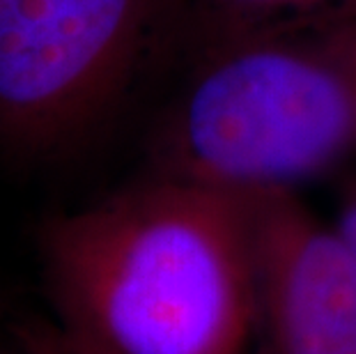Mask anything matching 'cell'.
<instances>
[{
  "mask_svg": "<svg viewBox=\"0 0 356 354\" xmlns=\"http://www.w3.org/2000/svg\"><path fill=\"white\" fill-rule=\"evenodd\" d=\"M37 248L47 320L81 354H251L248 195L149 172L47 218Z\"/></svg>",
  "mask_w": 356,
  "mask_h": 354,
  "instance_id": "obj_1",
  "label": "cell"
},
{
  "mask_svg": "<svg viewBox=\"0 0 356 354\" xmlns=\"http://www.w3.org/2000/svg\"><path fill=\"white\" fill-rule=\"evenodd\" d=\"M356 152V21L200 44L159 120V175L237 195L299 191Z\"/></svg>",
  "mask_w": 356,
  "mask_h": 354,
  "instance_id": "obj_2",
  "label": "cell"
},
{
  "mask_svg": "<svg viewBox=\"0 0 356 354\" xmlns=\"http://www.w3.org/2000/svg\"><path fill=\"white\" fill-rule=\"evenodd\" d=\"M191 42V0H0V140L72 152Z\"/></svg>",
  "mask_w": 356,
  "mask_h": 354,
  "instance_id": "obj_3",
  "label": "cell"
},
{
  "mask_svg": "<svg viewBox=\"0 0 356 354\" xmlns=\"http://www.w3.org/2000/svg\"><path fill=\"white\" fill-rule=\"evenodd\" d=\"M255 244L251 354H356V262L299 191L248 195Z\"/></svg>",
  "mask_w": 356,
  "mask_h": 354,
  "instance_id": "obj_4",
  "label": "cell"
},
{
  "mask_svg": "<svg viewBox=\"0 0 356 354\" xmlns=\"http://www.w3.org/2000/svg\"><path fill=\"white\" fill-rule=\"evenodd\" d=\"M191 51L200 44L225 37L356 21V0H191Z\"/></svg>",
  "mask_w": 356,
  "mask_h": 354,
  "instance_id": "obj_5",
  "label": "cell"
},
{
  "mask_svg": "<svg viewBox=\"0 0 356 354\" xmlns=\"http://www.w3.org/2000/svg\"><path fill=\"white\" fill-rule=\"evenodd\" d=\"M14 341L24 354H81L58 334L47 318L19 322L14 327Z\"/></svg>",
  "mask_w": 356,
  "mask_h": 354,
  "instance_id": "obj_6",
  "label": "cell"
}]
</instances>
